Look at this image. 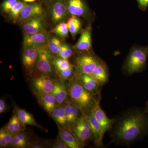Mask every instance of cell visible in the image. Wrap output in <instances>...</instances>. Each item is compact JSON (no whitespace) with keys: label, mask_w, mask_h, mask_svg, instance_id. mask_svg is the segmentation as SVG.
Masks as SVG:
<instances>
[{"label":"cell","mask_w":148,"mask_h":148,"mask_svg":"<svg viewBox=\"0 0 148 148\" xmlns=\"http://www.w3.org/2000/svg\"><path fill=\"white\" fill-rule=\"evenodd\" d=\"M145 118L143 114L136 113L130 115L121 122L116 135L120 140L130 142L138 138L144 128Z\"/></svg>","instance_id":"obj_1"},{"label":"cell","mask_w":148,"mask_h":148,"mask_svg":"<svg viewBox=\"0 0 148 148\" xmlns=\"http://www.w3.org/2000/svg\"><path fill=\"white\" fill-rule=\"evenodd\" d=\"M69 93L72 103L83 112L92 108L95 103L94 93L87 90L79 78L73 79L70 82Z\"/></svg>","instance_id":"obj_2"},{"label":"cell","mask_w":148,"mask_h":148,"mask_svg":"<svg viewBox=\"0 0 148 148\" xmlns=\"http://www.w3.org/2000/svg\"><path fill=\"white\" fill-rule=\"evenodd\" d=\"M148 56V46L133 48L127 58L125 68L128 73L140 71L145 65Z\"/></svg>","instance_id":"obj_3"},{"label":"cell","mask_w":148,"mask_h":148,"mask_svg":"<svg viewBox=\"0 0 148 148\" xmlns=\"http://www.w3.org/2000/svg\"><path fill=\"white\" fill-rule=\"evenodd\" d=\"M52 54L46 45L39 47L38 56L36 66L39 71L45 75L52 73L54 59Z\"/></svg>","instance_id":"obj_4"},{"label":"cell","mask_w":148,"mask_h":148,"mask_svg":"<svg viewBox=\"0 0 148 148\" xmlns=\"http://www.w3.org/2000/svg\"><path fill=\"white\" fill-rule=\"evenodd\" d=\"M73 133L83 146L92 136L91 127L87 116L83 114L78 119L73 129Z\"/></svg>","instance_id":"obj_5"},{"label":"cell","mask_w":148,"mask_h":148,"mask_svg":"<svg viewBox=\"0 0 148 148\" xmlns=\"http://www.w3.org/2000/svg\"><path fill=\"white\" fill-rule=\"evenodd\" d=\"M48 4L51 18L54 23L63 21L70 14L66 0H52Z\"/></svg>","instance_id":"obj_6"},{"label":"cell","mask_w":148,"mask_h":148,"mask_svg":"<svg viewBox=\"0 0 148 148\" xmlns=\"http://www.w3.org/2000/svg\"><path fill=\"white\" fill-rule=\"evenodd\" d=\"M100 60L90 54L79 56L76 58L75 63L78 75L88 74L91 75Z\"/></svg>","instance_id":"obj_7"},{"label":"cell","mask_w":148,"mask_h":148,"mask_svg":"<svg viewBox=\"0 0 148 148\" xmlns=\"http://www.w3.org/2000/svg\"><path fill=\"white\" fill-rule=\"evenodd\" d=\"M54 85V82L47 75L36 77L32 82V87L38 96L51 93Z\"/></svg>","instance_id":"obj_8"},{"label":"cell","mask_w":148,"mask_h":148,"mask_svg":"<svg viewBox=\"0 0 148 148\" xmlns=\"http://www.w3.org/2000/svg\"><path fill=\"white\" fill-rule=\"evenodd\" d=\"M45 15V10L40 3L27 4L21 11L18 21L24 24L32 18Z\"/></svg>","instance_id":"obj_9"},{"label":"cell","mask_w":148,"mask_h":148,"mask_svg":"<svg viewBox=\"0 0 148 148\" xmlns=\"http://www.w3.org/2000/svg\"><path fill=\"white\" fill-rule=\"evenodd\" d=\"M23 24L22 29L25 34H33L46 32L47 24L45 15L36 16Z\"/></svg>","instance_id":"obj_10"},{"label":"cell","mask_w":148,"mask_h":148,"mask_svg":"<svg viewBox=\"0 0 148 148\" xmlns=\"http://www.w3.org/2000/svg\"><path fill=\"white\" fill-rule=\"evenodd\" d=\"M69 13L71 15L85 17L89 10L84 0H66Z\"/></svg>","instance_id":"obj_11"},{"label":"cell","mask_w":148,"mask_h":148,"mask_svg":"<svg viewBox=\"0 0 148 148\" xmlns=\"http://www.w3.org/2000/svg\"><path fill=\"white\" fill-rule=\"evenodd\" d=\"M93 113L96 119L101 125L102 133L104 135L105 132L108 131L112 124V120L108 117L105 112L101 108L98 101H95L92 108Z\"/></svg>","instance_id":"obj_12"},{"label":"cell","mask_w":148,"mask_h":148,"mask_svg":"<svg viewBox=\"0 0 148 148\" xmlns=\"http://www.w3.org/2000/svg\"><path fill=\"white\" fill-rule=\"evenodd\" d=\"M48 35L46 32L33 34H25L23 41L24 47H38L45 45L48 42Z\"/></svg>","instance_id":"obj_13"},{"label":"cell","mask_w":148,"mask_h":148,"mask_svg":"<svg viewBox=\"0 0 148 148\" xmlns=\"http://www.w3.org/2000/svg\"><path fill=\"white\" fill-rule=\"evenodd\" d=\"M92 47L91 30L90 27H88L82 30L79 39L74 46V48L80 51H88Z\"/></svg>","instance_id":"obj_14"},{"label":"cell","mask_w":148,"mask_h":148,"mask_svg":"<svg viewBox=\"0 0 148 148\" xmlns=\"http://www.w3.org/2000/svg\"><path fill=\"white\" fill-rule=\"evenodd\" d=\"M87 116L91 127L92 137L94 138L95 143L97 145H101L103 137L102 128L95 118L92 108L90 109Z\"/></svg>","instance_id":"obj_15"},{"label":"cell","mask_w":148,"mask_h":148,"mask_svg":"<svg viewBox=\"0 0 148 148\" xmlns=\"http://www.w3.org/2000/svg\"><path fill=\"white\" fill-rule=\"evenodd\" d=\"M59 137L69 148H79L83 146L77 140L74 133L68 130L59 127Z\"/></svg>","instance_id":"obj_16"},{"label":"cell","mask_w":148,"mask_h":148,"mask_svg":"<svg viewBox=\"0 0 148 148\" xmlns=\"http://www.w3.org/2000/svg\"><path fill=\"white\" fill-rule=\"evenodd\" d=\"M91 76L95 79L99 86L105 84L108 77L106 64L100 60Z\"/></svg>","instance_id":"obj_17"},{"label":"cell","mask_w":148,"mask_h":148,"mask_svg":"<svg viewBox=\"0 0 148 148\" xmlns=\"http://www.w3.org/2000/svg\"><path fill=\"white\" fill-rule=\"evenodd\" d=\"M65 114L68 124L70 126H75L78 119L79 109L70 101H67L64 106Z\"/></svg>","instance_id":"obj_18"},{"label":"cell","mask_w":148,"mask_h":148,"mask_svg":"<svg viewBox=\"0 0 148 148\" xmlns=\"http://www.w3.org/2000/svg\"><path fill=\"white\" fill-rule=\"evenodd\" d=\"M51 94L55 98L57 103L61 105L67 99L68 92L64 84L59 82H56Z\"/></svg>","instance_id":"obj_19"},{"label":"cell","mask_w":148,"mask_h":148,"mask_svg":"<svg viewBox=\"0 0 148 148\" xmlns=\"http://www.w3.org/2000/svg\"><path fill=\"white\" fill-rule=\"evenodd\" d=\"M39 100L44 109L51 114L52 111L56 107L57 103L53 95L51 94L39 95Z\"/></svg>","instance_id":"obj_20"},{"label":"cell","mask_w":148,"mask_h":148,"mask_svg":"<svg viewBox=\"0 0 148 148\" xmlns=\"http://www.w3.org/2000/svg\"><path fill=\"white\" fill-rule=\"evenodd\" d=\"M78 78L87 90L93 93L98 92L99 85L95 79L90 75L88 74L79 75Z\"/></svg>","instance_id":"obj_21"},{"label":"cell","mask_w":148,"mask_h":148,"mask_svg":"<svg viewBox=\"0 0 148 148\" xmlns=\"http://www.w3.org/2000/svg\"><path fill=\"white\" fill-rule=\"evenodd\" d=\"M16 114L18 119L24 125H34L38 127V125L36 122L34 117L32 114L29 113L25 110L23 109L16 108Z\"/></svg>","instance_id":"obj_22"},{"label":"cell","mask_w":148,"mask_h":148,"mask_svg":"<svg viewBox=\"0 0 148 148\" xmlns=\"http://www.w3.org/2000/svg\"><path fill=\"white\" fill-rule=\"evenodd\" d=\"M69 32L74 39L77 34L82 32V23L77 16L71 15L67 22Z\"/></svg>","instance_id":"obj_23"},{"label":"cell","mask_w":148,"mask_h":148,"mask_svg":"<svg viewBox=\"0 0 148 148\" xmlns=\"http://www.w3.org/2000/svg\"><path fill=\"white\" fill-rule=\"evenodd\" d=\"M38 54L39 47H29L28 59L26 63L24 65L27 70H32L36 66Z\"/></svg>","instance_id":"obj_24"},{"label":"cell","mask_w":148,"mask_h":148,"mask_svg":"<svg viewBox=\"0 0 148 148\" xmlns=\"http://www.w3.org/2000/svg\"><path fill=\"white\" fill-rule=\"evenodd\" d=\"M22 126L24 125L21 123L16 114L12 116L5 128L10 133L15 134L21 132L23 127Z\"/></svg>","instance_id":"obj_25"},{"label":"cell","mask_w":148,"mask_h":148,"mask_svg":"<svg viewBox=\"0 0 148 148\" xmlns=\"http://www.w3.org/2000/svg\"><path fill=\"white\" fill-rule=\"evenodd\" d=\"M27 4V2L24 1H20L10 12L9 14L11 19L14 24H16L18 21L21 11Z\"/></svg>","instance_id":"obj_26"},{"label":"cell","mask_w":148,"mask_h":148,"mask_svg":"<svg viewBox=\"0 0 148 148\" xmlns=\"http://www.w3.org/2000/svg\"><path fill=\"white\" fill-rule=\"evenodd\" d=\"M50 32L54 33L61 38H67L69 36V32L67 22L62 21L58 23Z\"/></svg>","instance_id":"obj_27"},{"label":"cell","mask_w":148,"mask_h":148,"mask_svg":"<svg viewBox=\"0 0 148 148\" xmlns=\"http://www.w3.org/2000/svg\"><path fill=\"white\" fill-rule=\"evenodd\" d=\"M63 44L61 40L56 37H53L48 40L47 47L49 50L53 54L58 55L61 49Z\"/></svg>","instance_id":"obj_28"},{"label":"cell","mask_w":148,"mask_h":148,"mask_svg":"<svg viewBox=\"0 0 148 148\" xmlns=\"http://www.w3.org/2000/svg\"><path fill=\"white\" fill-rule=\"evenodd\" d=\"M53 65L55 67L56 71L66 70L73 67L69 60L58 57L53 59Z\"/></svg>","instance_id":"obj_29"},{"label":"cell","mask_w":148,"mask_h":148,"mask_svg":"<svg viewBox=\"0 0 148 148\" xmlns=\"http://www.w3.org/2000/svg\"><path fill=\"white\" fill-rule=\"evenodd\" d=\"M73 50L71 47L69 45L64 43L57 55L60 58L68 60L73 55Z\"/></svg>","instance_id":"obj_30"},{"label":"cell","mask_w":148,"mask_h":148,"mask_svg":"<svg viewBox=\"0 0 148 148\" xmlns=\"http://www.w3.org/2000/svg\"><path fill=\"white\" fill-rule=\"evenodd\" d=\"M20 1V0H5L1 4L3 11L5 13L9 14L12 9Z\"/></svg>","instance_id":"obj_31"},{"label":"cell","mask_w":148,"mask_h":148,"mask_svg":"<svg viewBox=\"0 0 148 148\" xmlns=\"http://www.w3.org/2000/svg\"><path fill=\"white\" fill-rule=\"evenodd\" d=\"M59 109V116H58V124L61 125H64L68 124L67 118L65 114L64 106H60L58 107Z\"/></svg>","instance_id":"obj_32"},{"label":"cell","mask_w":148,"mask_h":148,"mask_svg":"<svg viewBox=\"0 0 148 148\" xmlns=\"http://www.w3.org/2000/svg\"><path fill=\"white\" fill-rule=\"evenodd\" d=\"M73 66L66 70L57 71L59 76L65 79H68L70 78L73 75Z\"/></svg>","instance_id":"obj_33"},{"label":"cell","mask_w":148,"mask_h":148,"mask_svg":"<svg viewBox=\"0 0 148 148\" xmlns=\"http://www.w3.org/2000/svg\"><path fill=\"white\" fill-rule=\"evenodd\" d=\"M15 135L18 138V140H20L21 143H23L27 147L28 146L29 144V140H28L27 135L21 131L16 133V134H15Z\"/></svg>","instance_id":"obj_34"},{"label":"cell","mask_w":148,"mask_h":148,"mask_svg":"<svg viewBox=\"0 0 148 148\" xmlns=\"http://www.w3.org/2000/svg\"><path fill=\"white\" fill-rule=\"evenodd\" d=\"M10 146L12 147L15 148H26V146L24 145L21 141L18 140V138L16 137V135H14L13 139L12 141Z\"/></svg>","instance_id":"obj_35"},{"label":"cell","mask_w":148,"mask_h":148,"mask_svg":"<svg viewBox=\"0 0 148 148\" xmlns=\"http://www.w3.org/2000/svg\"><path fill=\"white\" fill-rule=\"evenodd\" d=\"M8 147V145L1 128L0 130V147L5 148Z\"/></svg>","instance_id":"obj_36"},{"label":"cell","mask_w":148,"mask_h":148,"mask_svg":"<svg viewBox=\"0 0 148 148\" xmlns=\"http://www.w3.org/2000/svg\"><path fill=\"white\" fill-rule=\"evenodd\" d=\"M140 9L146 10L148 8V0H136Z\"/></svg>","instance_id":"obj_37"},{"label":"cell","mask_w":148,"mask_h":148,"mask_svg":"<svg viewBox=\"0 0 148 148\" xmlns=\"http://www.w3.org/2000/svg\"><path fill=\"white\" fill-rule=\"evenodd\" d=\"M53 147L55 148H69L68 146L66 145V144H65L61 139H60V141H57V142H56L55 145L53 146Z\"/></svg>","instance_id":"obj_38"},{"label":"cell","mask_w":148,"mask_h":148,"mask_svg":"<svg viewBox=\"0 0 148 148\" xmlns=\"http://www.w3.org/2000/svg\"><path fill=\"white\" fill-rule=\"evenodd\" d=\"M6 110V108L5 102L3 99H1L0 100V114H1L4 112Z\"/></svg>","instance_id":"obj_39"},{"label":"cell","mask_w":148,"mask_h":148,"mask_svg":"<svg viewBox=\"0 0 148 148\" xmlns=\"http://www.w3.org/2000/svg\"><path fill=\"white\" fill-rule=\"evenodd\" d=\"M23 1L27 3H33L36 0H23Z\"/></svg>","instance_id":"obj_40"},{"label":"cell","mask_w":148,"mask_h":148,"mask_svg":"<svg viewBox=\"0 0 148 148\" xmlns=\"http://www.w3.org/2000/svg\"><path fill=\"white\" fill-rule=\"evenodd\" d=\"M42 1L44 2L48 3H49L50 1H51L52 0H42Z\"/></svg>","instance_id":"obj_41"}]
</instances>
